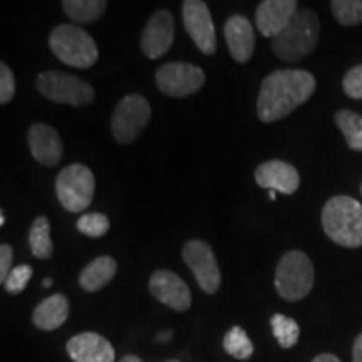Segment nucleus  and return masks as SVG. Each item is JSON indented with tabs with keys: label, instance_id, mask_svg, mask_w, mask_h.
Wrapping results in <instances>:
<instances>
[{
	"label": "nucleus",
	"instance_id": "nucleus-1",
	"mask_svg": "<svg viewBox=\"0 0 362 362\" xmlns=\"http://www.w3.org/2000/svg\"><path fill=\"white\" fill-rule=\"evenodd\" d=\"M315 90V78L309 71L280 69L262 83L257 112L260 121L274 123L302 106Z\"/></svg>",
	"mask_w": 362,
	"mask_h": 362
},
{
	"label": "nucleus",
	"instance_id": "nucleus-2",
	"mask_svg": "<svg viewBox=\"0 0 362 362\" xmlns=\"http://www.w3.org/2000/svg\"><path fill=\"white\" fill-rule=\"evenodd\" d=\"M322 226L327 237L346 248L362 247V205L354 198H330L322 210Z\"/></svg>",
	"mask_w": 362,
	"mask_h": 362
},
{
	"label": "nucleus",
	"instance_id": "nucleus-3",
	"mask_svg": "<svg viewBox=\"0 0 362 362\" xmlns=\"http://www.w3.org/2000/svg\"><path fill=\"white\" fill-rule=\"evenodd\" d=\"M319 33L320 24L315 13L310 8H298L291 24L274 39L272 49L284 61H298L314 51L319 42Z\"/></svg>",
	"mask_w": 362,
	"mask_h": 362
},
{
	"label": "nucleus",
	"instance_id": "nucleus-4",
	"mask_svg": "<svg viewBox=\"0 0 362 362\" xmlns=\"http://www.w3.org/2000/svg\"><path fill=\"white\" fill-rule=\"evenodd\" d=\"M49 45L59 61L78 69L96 64L99 51L96 40L74 24H61L49 35Z\"/></svg>",
	"mask_w": 362,
	"mask_h": 362
},
{
	"label": "nucleus",
	"instance_id": "nucleus-5",
	"mask_svg": "<svg viewBox=\"0 0 362 362\" xmlns=\"http://www.w3.org/2000/svg\"><path fill=\"white\" fill-rule=\"evenodd\" d=\"M314 280V265L307 253L292 250L280 259L275 272V288L285 300L296 302L309 296Z\"/></svg>",
	"mask_w": 362,
	"mask_h": 362
},
{
	"label": "nucleus",
	"instance_id": "nucleus-6",
	"mask_svg": "<svg viewBox=\"0 0 362 362\" xmlns=\"http://www.w3.org/2000/svg\"><path fill=\"white\" fill-rule=\"evenodd\" d=\"M96 189L93 171L84 165H69L61 171L56 181V193L67 211L78 214L90 205Z\"/></svg>",
	"mask_w": 362,
	"mask_h": 362
},
{
	"label": "nucleus",
	"instance_id": "nucleus-7",
	"mask_svg": "<svg viewBox=\"0 0 362 362\" xmlns=\"http://www.w3.org/2000/svg\"><path fill=\"white\" fill-rule=\"evenodd\" d=\"M37 89L49 101L71 104L74 107L86 106V104L94 101L93 86L78 78V76L67 74V72H42L37 78Z\"/></svg>",
	"mask_w": 362,
	"mask_h": 362
},
{
	"label": "nucleus",
	"instance_id": "nucleus-8",
	"mask_svg": "<svg viewBox=\"0 0 362 362\" xmlns=\"http://www.w3.org/2000/svg\"><path fill=\"white\" fill-rule=\"evenodd\" d=\"M151 119V107L146 98L139 94H129L117 103L112 112L111 129L117 143L129 144L138 138Z\"/></svg>",
	"mask_w": 362,
	"mask_h": 362
},
{
	"label": "nucleus",
	"instance_id": "nucleus-9",
	"mask_svg": "<svg viewBox=\"0 0 362 362\" xmlns=\"http://www.w3.org/2000/svg\"><path fill=\"white\" fill-rule=\"evenodd\" d=\"M205 83L202 67L188 62H170L156 71V84L163 94L171 98H187L198 93Z\"/></svg>",
	"mask_w": 362,
	"mask_h": 362
},
{
	"label": "nucleus",
	"instance_id": "nucleus-10",
	"mask_svg": "<svg viewBox=\"0 0 362 362\" xmlns=\"http://www.w3.org/2000/svg\"><path fill=\"white\" fill-rule=\"evenodd\" d=\"M183 259L197 277L203 292L215 293L220 288L221 274L211 247L203 240H189L183 247Z\"/></svg>",
	"mask_w": 362,
	"mask_h": 362
},
{
	"label": "nucleus",
	"instance_id": "nucleus-11",
	"mask_svg": "<svg viewBox=\"0 0 362 362\" xmlns=\"http://www.w3.org/2000/svg\"><path fill=\"white\" fill-rule=\"evenodd\" d=\"M183 24L189 37L203 54L211 56L216 51V34L208 6L202 0L183 2Z\"/></svg>",
	"mask_w": 362,
	"mask_h": 362
},
{
	"label": "nucleus",
	"instance_id": "nucleus-12",
	"mask_svg": "<svg viewBox=\"0 0 362 362\" xmlns=\"http://www.w3.org/2000/svg\"><path fill=\"white\" fill-rule=\"evenodd\" d=\"M149 292L156 300L176 312H187L192 305L188 285L175 272L156 270L149 279Z\"/></svg>",
	"mask_w": 362,
	"mask_h": 362
},
{
	"label": "nucleus",
	"instance_id": "nucleus-13",
	"mask_svg": "<svg viewBox=\"0 0 362 362\" xmlns=\"http://www.w3.org/2000/svg\"><path fill=\"white\" fill-rule=\"evenodd\" d=\"M175 21L168 11H156L149 17L141 34V49L144 56L158 59L165 56L173 45Z\"/></svg>",
	"mask_w": 362,
	"mask_h": 362
},
{
	"label": "nucleus",
	"instance_id": "nucleus-14",
	"mask_svg": "<svg viewBox=\"0 0 362 362\" xmlns=\"http://www.w3.org/2000/svg\"><path fill=\"white\" fill-rule=\"evenodd\" d=\"M298 11L296 0H265L255 13L257 29L265 37H277L291 24L292 17Z\"/></svg>",
	"mask_w": 362,
	"mask_h": 362
},
{
	"label": "nucleus",
	"instance_id": "nucleus-15",
	"mask_svg": "<svg viewBox=\"0 0 362 362\" xmlns=\"http://www.w3.org/2000/svg\"><path fill=\"white\" fill-rule=\"evenodd\" d=\"M67 354L74 362H115L116 352L106 337L83 332L67 341Z\"/></svg>",
	"mask_w": 362,
	"mask_h": 362
},
{
	"label": "nucleus",
	"instance_id": "nucleus-16",
	"mask_svg": "<svg viewBox=\"0 0 362 362\" xmlns=\"http://www.w3.org/2000/svg\"><path fill=\"white\" fill-rule=\"evenodd\" d=\"M255 181L262 188L284 194H292L298 189L300 176L298 171L288 163L280 160H270L262 163L255 171Z\"/></svg>",
	"mask_w": 362,
	"mask_h": 362
},
{
	"label": "nucleus",
	"instance_id": "nucleus-17",
	"mask_svg": "<svg viewBox=\"0 0 362 362\" xmlns=\"http://www.w3.org/2000/svg\"><path fill=\"white\" fill-rule=\"evenodd\" d=\"M30 153L44 166H56L62 158L61 136L52 126L37 123L30 126L27 134Z\"/></svg>",
	"mask_w": 362,
	"mask_h": 362
},
{
	"label": "nucleus",
	"instance_id": "nucleus-18",
	"mask_svg": "<svg viewBox=\"0 0 362 362\" xmlns=\"http://www.w3.org/2000/svg\"><path fill=\"white\" fill-rule=\"evenodd\" d=\"M225 39L228 51L237 62L250 61L255 49L253 27L243 16H232L225 24Z\"/></svg>",
	"mask_w": 362,
	"mask_h": 362
},
{
	"label": "nucleus",
	"instance_id": "nucleus-19",
	"mask_svg": "<svg viewBox=\"0 0 362 362\" xmlns=\"http://www.w3.org/2000/svg\"><path fill=\"white\" fill-rule=\"evenodd\" d=\"M69 317V300L62 293H54L35 307L33 322L40 330H56Z\"/></svg>",
	"mask_w": 362,
	"mask_h": 362
},
{
	"label": "nucleus",
	"instance_id": "nucleus-20",
	"mask_svg": "<svg viewBox=\"0 0 362 362\" xmlns=\"http://www.w3.org/2000/svg\"><path fill=\"white\" fill-rule=\"evenodd\" d=\"M117 272V264L111 257L103 255L94 259L81 272L79 284L86 292H98L115 279Z\"/></svg>",
	"mask_w": 362,
	"mask_h": 362
},
{
	"label": "nucleus",
	"instance_id": "nucleus-21",
	"mask_svg": "<svg viewBox=\"0 0 362 362\" xmlns=\"http://www.w3.org/2000/svg\"><path fill=\"white\" fill-rule=\"evenodd\" d=\"M107 2L104 0H64L62 8L72 21L78 24H90L98 21L106 11Z\"/></svg>",
	"mask_w": 362,
	"mask_h": 362
},
{
	"label": "nucleus",
	"instance_id": "nucleus-22",
	"mask_svg": "<svg viewBox=\"0 0 362 362\" xmlns=\"http://www.w3.org/2000/svg\"><path fill=\"white\" fill-rule=\"evenodd\" d=\"M29 245L30 252L37 259H49L54 252V243L51 238V223L45 216H37L33 221L29 233Z\"/></svg>",
	"mask_w": 362,
	"mask_h": 362
},
{
	"label": "nucleus",
	"instance_id": "nucleus-23",
	"mask_svg": "<svg viewBox=\"0 0 362 362\" xmlns=\"http://www.w3.org/2000/svg\"><path fill=\"white\" fill-rule=\"evenodd\" d=\"M336 124L352 151H362V116L349 110L337 111Z\"/></svg>",
	"mask_w": 362,
	"mask_h": 362
},
{
	"label": "nucleus",
	"instance_id": "nucleus-24",
	"mask_svg": "<svg viewBox=\"0 0 362 362\" xmlns=\"http://www.w3.org/2000/svg\"><path fill=\"white\" fill-rule=\"evenodd\" d=\"M272 332H274L275 339H277L280 346L284 349H292L298 342V336H300V327L296 320L291 317H285L282 314H275L270 319Z\"/></svg>",
	"mask_w": 362,
	"mask_h": 362
},
{
	"label": "nucleus",
	"instance_id": "nucleus-25",
	"mask_svg": "<svg viewBox=\"0 0 362 362\" xmlns=\"http://www.w3.org/2000/svg\"><path fill=\"white\" fill-rule=\"evenodd\" d=\"M223 349L235 359L245 361L253 354V344L242 327H232L223 337Z\"/></svg>",
	"mask_w": 362,
	"mask_h": 362
},
{
	"label": "nucleus",
	"instance_id": "nucleus-26",
	"mask_svg": "<svg viewBox=\"0 0 362 362\" xmlns=\"http://www.w3.org/2000/svg\"><path fill=\"white\" fill-rule=\"evenodd\" d=\"M330 11L341 25L352 27L362 24V0H332Z\"/></svg>",
	"mask_w": 362,
	"mask_h": 362
},
{
	"label": "nucleus",
	"instance_id": "nucleus-27",
	"mask_svg": "<svg viewBox=\"0 0 362 362\" xmlns=\"http://www.w3.org/2000/svg\"><path fill=\"white\" fill-rule=\"evenodd\" d=\"M78 230L88 237H104L110 230V218L103 214H86L78 220Z\"/></svg>",
	"mask_w": 362,
	"mask_h": 362
},
{
	"label": "nucleus",
	"instance_id": "nucleus-28",
	"mask_svg": "<svg viewBox=\"0 0 362 362\" xmlns=\"http://www.w3.org/2000/svg\"><path fill=\"white\" fill-rule=\"evenodd\" d=\"M33 275H34V270L30 265H27V264L17 265L16 269H12L11 274H8L4 287H6V291L8 293L17 296V293L24 292V288L27 287V284H29V280Z\"/></svg>",
	"mask_w": 362,
	"mask_h": 362
},
{
	"label": "nucleus",
	"instance_id": "nucleus-29",
	"mask_svg": "<svg viewBox=\"0 0 362 362\" xmlns=\"http://www.w3.org/2000/svg\"><path fill=\"white\" fill-rule=\"evenodd\" d=\"M16 96V78L6 62L0 64V103L7 104Z\"/></svg>",
	"mask_w": 362,
	"mask_h": 362
},
{
	"label": "nucleus",
	"instance_id": "nucleus-30",
	"mask_svg": "<svg viewBox=\"0 0 362 362\" xmlns=\"http://www.w3.org/2000/svg\"><path fill=\"white\" fill-rule=\"evenodd\" d=\"M344 93L352 99H362V64L352 67V69L344 76L342 81Z\"/></svg>",
	"mask_w": 362,
	"mask_h": 362
},
{
	"label": "nucleus",
	"instance_id": "nucleus-31",
	"mask_svg": "<svg viewBox=\"0 0 362 362\" xmlns=\"http://www.w3.org/2000/svg\"><path fill=\"white\" fill-rule=\"evenodd\" d=\"M12 259H13L12 247L7 245V243H4V245L0 247V282L2 284H6L8 274L12 272L11 270Z\"/></svg>",
	"mask_w": 362,
	"mask_h": 362
},
{
	"label": "nucleus",
	"instance_id": "nucleus-32",
	"mask_svg": "<svg viewBox=\"0 0 362 362\" xmlns=\"http://www.w3.org/2000/svg\"><path fill=\"white\" fill-rule=\"evenodd\" d=\"M352 361L362 362V334L356 339L354 349H352Z\"/></svg>",
	"mask_w": 362,
	"mask_h": 362
},
{
	"label": "nucleus",
	"instance_id": "nucleus-33",
	"mask_svg": "<svg viewBox=\"0 0 362 362\" xmlns=\"http://www.w3.org/2000/svg\"><path fill=\"white\" fill-rule=\"evenodd\" d=\"M312 362H341V359L334 354H320V356H317Z\"/></svg>",
	"mask_w": 362,
	"mask_h": 362
},
{
	"label": "nucleus",
	"instance_id": "nucleus-34",
	"mask_svg": "<svg viewBox=\"0 0 362 362\" xmlns=\"http://www.w3.org/2000/svg\"><path fill=\"white\" fill-rule=\"evenodd\" d=\"M119 362H143L141 359H139L138 356H133V354H129V356H126V357H123V359H121Z\"/></svg>",
	"mask_w": 362,
	"mask_h": 362
},
{
	"label": "nucleus",
	"instance_id": "nucleus-35",
	"mask_svg": "<svg viewBox=\"0 0 362 362\" xmlns=\"http://www.w3.org/2000/svg\"><path fill=\"white\" fill-rule=\"evenodd\" d=\"M42 285H44V287H51L52 280H51V279H44V280H42Z\"/></svg>",
	"mask_w": 362,
	"mask_h": 362
},
{
	"label": "nucleus",
	"instance_id": "nucleus-36",
	"mask_svg": "<svg viewBox=\"0 0 362 362\" xmlns=\"http://www.w3.org/2000/svg\"><path fill=\"white\" fill-rule=\"evenodd\" d=\"M4 223H6V216H4V214H2L0 215V225H4Z\"/></svg>",
	"mask_w": 362,
	"mask_h": 362
},
{
	"label": "nucleus",
	"instance_id": "nucleus-37",
	"mask_svg": "<svg viewBox=\"0 0 362 362\" xmlns=\"http://www.w3.org/2000/svg\"><path fill=\"white\" fill-rule=\"evenodd\" d=\"M275 193H277V192H270V200H275V197H277Z\"/></svg>",
	"mask_w": 362,
	"mask_h": 362
},
{
	"label": "nucleus",
	"instance_id": "nucleus-38",
	"mask_svg": "<svg viewBox=\"0 0 362 362\" xmlns=\"http://www.w3.org/2000/svg\"><path fill=\"white\" fill-rule=\"evenodd\" d=\"M361 194H362V185H361Z\"/></svg>",
	"mask_w": 362,
	"mask_h": 362
},
{
	"label": "nucleus",
	"instance_id": "nucleus-39",
	"mask_svg": "<svg viewBox=\"0 0 362 362\" xmlns=\"http://www.w3.org/2000/svg\"><path fill=\"white\" fill-rule=\"evenodd\" d=\"M168 362H178V361H168Z\"/></svg>",
	"mask_w": 362,
	"mask_h": 362
}]
</instances>
